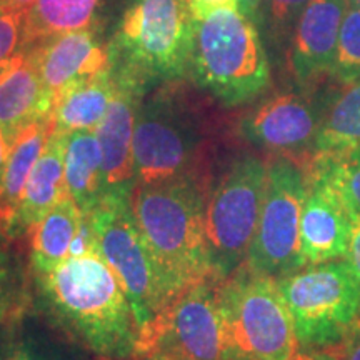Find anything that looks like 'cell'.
Wrapping results in <instances>:
<instances>
[{
  "instance_id": "obj_30",
  "label": "cell",
  "mask_w": 360,
  "mask_h": 360,
  "mask_svg": "<svg viewBox=\"0 0 360 360\" xmlns=\"http://www.w3.org/2000/svg\"><path fill=\"white\" fill-rule=\"evenodd\" d=\"M22 15L24 12L0 11V75L22 53Z\"/></svg>"
},
{
  "instance_id": "obj_33",
  "label": "cell",
  "mask_w": 360,
  "mask_h": 360,
  "mask_svg": "<svg viewBox=\"0 0 360 360\" xmlns=\"http://www.w3.org/2000/svg\"><path fill=\"white\" fill-rule=\"evenodd\" d=\"M188 7L195 19H204L210 13L231 8V11H238V0H187Z\"/></svg>"
},
{
  "instance_id": "obj_1",
  "label": "cell",
  "mask_w": 360,
  "mask_h": 360,
  "mask_svg": "<svg viewBox=\"0 0 360 360\" xmlns=\"http://www.w3.org/2000/svg\"><path fill=\"white\" fill-rule=\"evenodd\" d=\"M35 281L45 309L77 344L107 360H135L134 309L101 252L69 257Z\"/></svg>"
},
{
  "instance_id": "obj_39",
  "label": "cell",
  "mask_w": 360,
  "mask_h": 360,
  "mask_svg": "<svg viewBox=\"0 0 360 360\" xmlns=\"http://www.w3.org/2000/svg\"><path fill=\"white\" fill-rule=\"evenodd\" d=\"M6 344H7V332H4L0 328V360H4V352H6Z\"/></svg>"
},
{
  "instance_id": "obj_25",
  "label": "cell",
  "mask_w": 360,
  "mask_h": 360,
  "mask_svg": "<svg viewBox=\"0 0 360 360\" xmlns=\"http://www.w3.org/2000/svg\"><path fill=\"white\" fill-rule=\"evenodd\" d=\"M4 360H85L74 345L39 328H17L7 334Z\"/></svg>"
},
{
  "instance_id": "obj_26",
  "label": "cell",
  "mask_w": 360,
  "mask_h": 360,
  "mask_svg": "<svg viewBox=\"0 0 360 360\" xmlns=\"http://www.w3.org/2000/svg\"><path fill=\"white\" fill-rule=\"evenodd\" d=\"M330 77L339 85L360 79V8L350 4L340 24Z\"/></svg>"
},
{
  "instance_id": "obj_18",
  "label": "cell",
  "mask_w": 360,
  "mask_h": 360,
  "mask_svg": "<svg viewBox=\"0 0 360 360\" xmlns=\"http://www.w3.org/2000/svg\"><path fill=\"white\" fill-rule=\"evenodd\" d=\"M53 103L32 57L20 53L0 75V130L8 146L25 127L52 117Z\"/></svg>"
},
{
  "instance_id": "obj_29",
  "label": "cell",
  "mask_w": 360,
  "mask_h": 360,
  "mask_svg": "<svg viewBox=\"0 0 360 360\" xmlns=\"http://www.w3.org/2000/svg\"><path fill=\"white\" fill-rule=\"evenodd\" d=\"M307 164L323 165L347 204L360 214V147L334 159H314Z\"/></svg>"
},
{
  "instance_id": "obj_37",
  "label": "cell",
  "mask_w": 360,
  "mask_h": 360,
  "mask_svg": "<svg viewBox=\"0 0 360 360\" xmlns=\"http://www.w3.org/2000/svg\"><path fill=\"white\" fill-rule=\"evenodd\" d=\"M35 0H0V11H15L24 12Z\"/></svg>"
},
{
  "instance_id": "obj_16",
  "label": "cell",
  "mask_w": 360,
  "mask_h": 360,
  "mask_svg": "<svg viewBox=\"0 0 360 360\" xmlns=\"http://www.w3.org/2000/svg\"><path fill=\"white\" fill-rule=\"evenodd\" d=\"M24 53L32 57L53 98L70 84L110 67L109 47L102 44L92 27L58 35Z\"/></svg>"
},
{
  "instance_id": "obj_28",
  "label": "cell",
  "mask_w": 360,
  "mask_h": 360,
  "mask_svg": "<svg viewBox=\"0 0 360 360\" xmlns=\"http://www.w3.org/2000/svg\"><path fill=\"white\" fill-rule=\"evenodd\" d=\"M309 4L310 0H265L260 27L270 42L276 45L292 42L297 24Z\"/></svg>"
},
{
  "instance_id": "obj_9",
  "label": "cell",
  "mask_w": 360,
  "mask_h": 360,
  "mask_svg": "<svg viewBox=\"0 0 360 360\" xmlns=\"http://www.w3.org/2000/svg\"><path fill=\"white\" fill-rule=\"evenodd\" d=\"M265 184L267 162L244 155L229 167L207 199V247L219 281L245 264L257 232Z\"/></svg>"
},
{
  "instance_id": "obj_40",
  "label": "cell",
  "mask_w": 360,
  "mask_h": 360,
  "mask_svg": "<svg viewBox=\"0 0 360 360\" xmlns=\"http://www.w3.org/2000/svg\"><path fill=\"white\" fill-rule=\"evenodd\" d=\"M142 360H179V359L167 357V355H159V354H155V355H148V357L142 359Z\"/></svg>"
},
{
  "instance_id": "obj_17",
  "label": "cell",
  "mask_w": 360,
  "mask_h": 360,
  "mask_svg": "<svg viewBox=\"0 0 360 360\" xmlns=\"http://www.w3.org/2000/svg\"><path fill=\"white\" fill-rule=\"evenodd\" d=\"M65 141L67 134L57 130L53 125L52 134L45 142L42 155L39 157L27 180L19 204L7 222L0 227L8 240L29 233L30 229L67 193L64 179Z\"/></svg>"
},
{
  "instance_id": "obj_31",
  "label": "cell",
  "mask_w": 360,
  "mask_h": 360,
  "mask_svg": "<svg viewBox=\"0 0 360 360\" xmlns=\"http://www.w3.org/2000/svg\"><path fill=\"white\" fill-rule=\"evenodd\" d=\"M94 252H98L97 233H96V229H94L90 214L82 212V219H80L79 229L77 232H75L74 240H72L70 244L69 257H84V255L94 254Z\"/></svg>"
},
{
  "instance_id": "obj_2",
  "label": "cell",
  "mask_w": 360,
  "mask_h": 360,
  "mask_svg": "<svg viewBox=\"0 0 360 360\" xmlns=\"http://www.w3.org/2000/svg\"><path fill=\"white\" fill-rule=\"evenodd\" d=\"M207 199L200 174L135 186L130 195L134 217L148 247L182 292L217 278L207 247Z\"/></svg>"
},
{
  "instance_id": "obj_21",
  "label": "cell",
  "mask_w": 360,
  "mask_h": 360,
  "mask_svg": "<svg viewBox=\"0 0 360 360\" xmlns=\"http://www.w3.org/2000/svg\"><path fill=\"white\" fill-rule=\"evenodd\" d=\"M359 147L360 79L340 85L330 101L326 102L321 129H319L309 160L334 159V157L349 154Z\"/></svg>"
},
{
  "instance_id": "obj_27",
  "label": "cell",
  "mask_w": 360,
  "mask_h": 360,
  "mask_svg": "<svg viewBox=\"0 0 360 360\" xmlns=\"http://www.w3.org/2000/svg\"><path fill=\"white\" fill-rule=\"evenodd\" d=\"M7 240L0 237V323L17 321L25 304L24 274Z\"/></svg>"
},
{
  "instance_id": "obj_12",
  "label": "cell",
  "mask_w": 360,
  "mask_h": 360,
  "mask_svg": "<svg viewBox=\"0 0 360 360\" xmlns=\"http://www.w3.org/2000/svg\"><path fill=\"white\" fill-rule=\"evenodd\" d=\"M323 105L307 94H277L242 117L238 134L270 154L307 162L321 129Z\"/></svg>"
},
{
  "instance_id": "obj_42",
  "label": "cell",
  "mask_w": 360,
  "mask_h": 360,
  "mask_svg": "<svg viewBox=\"0 0 360 360\" xmlns=\"http://www.w3.org/2000/svg\"><path fill=\"white\" fill-rule=\"evenodd\" d=\"M0 237H6V236H4V233H2V231H0Z\"/></svg>"
},
{
  "instance_id": "obj_7",
  "label": "cell",
  "mask_w": 360,
  "mask_h": 360,
  "mask_svg": "<svg viewBox=\"0 0 360 360\" xmlns=\"http://www.w3.org/2000/svg\"><path fill=\"white\" fill-rule=\"evenodd\" d=\"M89 214L97 233L98 252L122 282L141 339L182 290L148 247L134 217L130 195H102Z\"/></svg>"
},
{
  "instance_id": "obj_36",
  "label": "cell",
  "mask_w": 360,
  "mask_h": 360,
  "mask_svg": "<svg viewBox=\"0 0 360 360\" xmlns=\"http://www.w3.org/2000/svg\"><path fill=\"white\" fill-rule=\"evenodd\" d=\"M290 360H339L334 350H304L300 349Z\"/></svg>"
},
{
  "instance_id": "obj_14",
  "label": "cell",
  "mask_w": 360,
  "mask_h": 360,
  "mask_svg": "<svg viewBox=\"0 0 360 360\" xmlns=\"http://www.w3.org/2000/svg\"><path fill=\"white\" fill-rule=\"evenodd\" d=\"M112 74L117 85L115 96L96 129L102 150L103 195H132L135 117L150 89L125 72L112 69Z\"/></svg>"
},
{
  "instance_id": "obj_13",
  "label": "cell",
  "mask_w": 360,
  "mask_h": 360,
  "mask_svg": "<svg viewBox=\"0 0 360 360\" xmlns=\"http://www.w3.org/2000/svg\"><path fill=\"white\" fill-rule=\"evenodd\" d=\"M305 170L307 193L299 237L302 265L344 260L352 232V209L323 165L305 164Z\"/></svg>"
},
{
  "instance_id": "obj_10",
  "label": "cell",
  "mask_w": 360,
  "mask_h": 360,
  "mask_svg": "<svg viewBox=\"0 0 360 360\" xmlns=\"http://www.w3.org/2000/svg\"><path fill=\"white\" fill-rule=\"evenodd\" d=\"M305 193V165L289 157L274 155L267 162L262 210L245 260L250 270L278 281L304 267L299 237Z\"/></svg>"
},
{
  "instance_id": "obj_38",
  "label": "cell",
  "mask_w": 360,
  "mask_h": 360,
  "mask_svg": "<svg viewBox=\"0 0 360 360\" xmlns=\"http://www.w3.org/2000/svg\"><path fill=\"white\" fill-rule=\"evenodd\" d=\"M8 148H11V146H8L6 135H4L2 130H0V191H2V180H4V172H6Z\"/></svg>"
},
{
  "instance_id": "obj_24",
  "label": "cell",
  "mask_w": 360,
  "mask_h": 360,
  "mask_svg": "<svg viewBox=\"0 0 360 360\" xmlns=\"http://www.w3.org/2000/svg\"><path fill=\"white\" fill-rule=\"evenodd\" d=\"M53 130V119L39 120L25 127L11 143L7 155L6 172H4L2 191H0V227L7 222L24 192L27 180L30 177L34 165Z\"/></svg>"
},
{
  "instance_id": "obj_6",
  "label": "cell",
  "mask_w": 360,
  "mask_h": 360,
  "mask_svg": "<svg viewBox=\"0 0 360 360\" xmlns=\"http://www.w3.org/2000/svg\"><path fill=\"white\" fill-rule=\"evenodd\" d=\"M227 360H290L300 350L276 278L244 264L217 287Z\"/></svg>"
},
{
  "instance_id": "obj_15",
  "label": "cell",
  "mask_w": 360,
  "mask_h": 360,
  "mask_svg": "<svg viewBox=\"0 0 360 360\" xmlns=\"http://www.w3.org/2000/svg\"><path fill=\"white\" fill-rule=\"evenodd\" d=\"M347 7L349 0H310L300 17L290 42L289 65L304 90L330 75Z\"/></svg>"
},
{
  "instance_id": "obj_20",
  "label": "cell",
  "mask_w": 360,
  "mask_h": 360,
  "mask_svg": "<svg viewBox=\"0 0 360 360\" xmlns=\"http://www.w3.org/2000/svg\"><path fill=\"white\" fill-rule=\"evenodd\" d=\"M80 219L82 210L69 193H65L57 205L30 229V270L34 277L47 276L65 262Z\"/></svg>"
},
{
  "instance_id": "obj_19",
  "label": "cell",
  "mask_w": 360,
  "mask_h": 360,
  "mask_svg": "<svg viewBox=\"0 0 360 360\" xmlns=\"http://www.w3.org/2000/svg\"><path fill=\"white\" fill-rule=\"evenodd\" d=\"M115 89L112 67L70 84L58 94L53 103L52 119L56 129L64 134L96 130L109 109Z\"/></svg>"
},
{
  "instance_id": "obj_41",
  "label": "cell",
  "mask_w": 360,
  "mask_h": 360,
  "mask_svg": "<svg viewBox=\"0 0 360 360\" xmlns=\"http://www.w3.org/2000/svg\"><path fill=\"white\" fill-rule=\"evenodd\" d=\"M349 4H350V6L360 8V0H349Z\"/></svg>"
},
{
  "instance_id": "obj_4",
  "label": "cell",
  "mask_w": 360,
  "mask_h": 360,
  "mask_svg": "<svg viewBox=\"0 0 360 360\" xmlns=\"http://www.w3.org/2000/svg\"><path fill=\"white\" fill-rule=\"evenodd\" d=\"M188 77L227 107L262 96L272 75L259 27L231 8L195 19Z\"/></svg>"
},
{
  "instance_id": "obj_22",
  "label": "cell",
  "mask_w": 360,
  "mask_h": 360,
  "mask_svg": "<svg viewBox=\"0 0 360 360\" xmlns=\"http://www.w3.org/2000/svg\"><path fill=\"white\" fill-rule=\"evenodd\" d=\"M67 193L84 214L90 212L103 195L102 150L96 130L67 134L64 155Z\"/></svg>"
},
{
  "instance_id": "obj_8",
  "label": "cell",
  "mask_w": 360,
  "mask_h": 360,
  "mask_svg": "<svg viewBox=\"0 0 360 360\" xmlns=\"http://www.w3.org/2000/svg\"><path fill=\"white\" fill-rule=\"evenodd\" d=\"M277 283L300 349H335L360 321V289L345 260L305 265Z\"/></svg>"
},
{
  "instance_id": "obj_5",
  "label": "cell",
  "mask_w": 360,
  "mask_h": 360,
  "mask_svg": "<svg viewBox=\"0 0 360 360\" xmlns=\"http://www.w3.org/2000/svg\"><path fill=\"white\" fill-rule=\"evenodd\" d=\"M204 120L182 80L164 82L143 97L135 117V186L200 174Z\"/></svg>"
},
{
  "instance_id": "obj_32",
  "label": "cell",
  "mask_w": 360,
  "mask_h": 360,
  "mask_svg": "<svg viewBox=\"0 0 360 360\" xmlns=\"http://www.w3.org/2000/svg\"><path fill=\"white\" fill-rule=\"evenodd\" d=\"M350 209H352V207H350ZM344 260L349 264V267L352 270L355 281H357L359 289H360V214L355 212L354 209H352V232H350L349 250Z\"/></svg>"
},
{
  "instance_id": "obj_3",
  "label": "cell",
  "mask_w": 360,
  "mask_h": 360,
  "mask_svg": "<svg viewBox=\"0 0 360 360\" xmlns=\"http://www.w3.org/2000/svg\"><path fill=\"white\" fill-rule=\"evenodd\" d=\"M195 17L187 0H130L109 47L110 67L152 89L191 75Z\"/></svg>"
},
{
  "instance_id": "obj_35",
  "label": "cell",
  "mask_w": 360,
  "mask_h": 360,
  "mask_svg": "<svg viewBox=\"0 0 360 360\" xmlns=\"http://www.w3.org/2000/svg\"><path fill=\"white\" fill-rule=\"evenodd\" d=\"M265 0H238V11H240L247 19H250L255 25L260 27L262 22V11Z\"/></svg>"
},
{
  "instance_id": "obj_23",
  "label": "cell",
  "mask_w": 360,
  "mask_h": 360,
  "mask_svg": "<svg viewBox=\"0 0 360 360\" xmlns=\"http://www.w3.org/2000/svg\"><path fill=\"white\" fill-rule=\"evenodd\" d=\"M101 0H35L22 15V53L58 35L89 29Z\"/></svg>"
},
{
  "instance_id": "obj_11",
  "label": "cell",
  "mask_w": 360,
  "mask_h": 360,
  "mask_svg": "<svg viewBox=\"0 0 360 360\" xmlns=\"http://www.w3.org/2000/svg\"><path fill=\"white\" fill-rule=\"evenodd\" d=\"M219 282L193 283L172 300L139 339L135 360L155 354L179 360H227Z\"/></svg>"
},
{
  "instance_id": "obj_34",
  "label": "cell",
  "mask_w": 360,
  "mask_h": 360,
  "mask_svg": "<svg viewBox=\"0 0 360 360\" xmlns=\"http://www.w3.org/2000/svg\"><path fill=\"white\" fill-rule=\"evenodd\" d=\"M334 350L339 360H360V321Z\"/></svg>"
}]
</instances>
